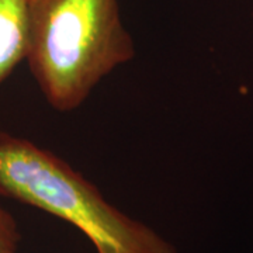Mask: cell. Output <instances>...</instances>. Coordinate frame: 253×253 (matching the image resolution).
<instances>
[{"label": "cell", "mask_w": 253, "mask_h": 253, "mask_svg": "<svg viewBox=\"0 0 253 253\" xmlns=\"http://www.w3.org/2000/svg\"><path fill=\"white\" fill-rule=\"evenodd\" d=\"M0 131H1V128H0Z\"/></svg>", "instance_id": "5b68a950"}, {"label": "cell", "mask_w": 253, "mask_h": 253, "mask_svg": "<svg viewBox=\"0 0 253 253\" xmlns=\"http://www.w3.org/2000/svg\"><path fill=\"white\" fill-rule=\"evenodd\" d=\"M21 234L16 218L0 204V253H17Z\"/></svg>", "instance_id": "277c9868"}, {"label": "cell", "mask_w": 253, "mask_h": 253, "mask_svg": "<svg viewBox=\"0 0 253 253\" xmlns=\"http://www.w3.org/2000/svg\"><path fill=\"white\" fill-rule=\"evenodd\" d=\"M0 196L72 224L97 253H179L154 228L114 207L59 156L4 131H0Z\"/></svg>", "instance_id": "7a4b0ae2"}, {"label": "cell", "mask_w": 253, "mask_h": 253, "mask_svg": "<svg viewBox=\"0 0 253 253\" xmlns=\"http://www.w3.org/2000/svg\"><path fill=\"white\" fill-rule=\"evenodd\" d=\"M134 56L118 0H30L26 62L52 109L81 107Z\"/></svg>", "instance_id": "6da1fadb"}, {"label": "cell", "mask_w": 253, "mask_h": 253, "mask_svg": "<svg viewBox=\"0 0 253 253\" xmlns=\"http://www.w3.org/2000/svg\"><path fill=\"white\" fill-rule=\"evenodd\" d=\"M30 0H0V83L26 61Z\"/></svg>", "instance_id": "3957f363"}]
</instances>
